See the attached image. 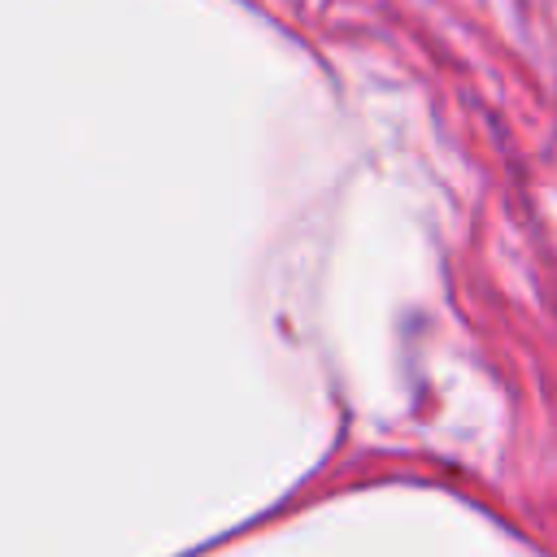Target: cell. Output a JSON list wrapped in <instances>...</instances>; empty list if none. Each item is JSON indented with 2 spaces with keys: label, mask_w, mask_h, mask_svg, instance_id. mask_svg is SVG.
<instances>
[]
</instances>
